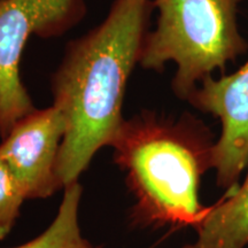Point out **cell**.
I'll use <instances>...</instances> for the list:
<instances>
[{
  "label": "cell",
  "instance_id": "ba28073f",
  "mask_svg": "<svg viewBox=\"0 0 248 248\" xmlns=\"http://www.w3.org/2000/svg\"><path fill=\"white\" fill-rule=\"evenodd\" d=\"M63 188V198L52 224L35 239L13 248H95L83 237L79 228L82 186L75 182Z\"/></svg>",
  "mask_w": 248,
  "mask_h": 248
},
{
  "label": "cell",
  "instance_id": "7a4b0ae2",
  "mask_svg": "<svg viewBox=\"0 0 248 248\" xmlns=\"http://www.w3.org/2000/svg\"><path fill=\"white\" fill-rule=\"evenodd\" d=\"M207 131L193 117L142 110L124 122L110 147L135 198L131 217L144 226H197L209 208L200 202L210 166Z\"/></svg>",
  "mask_w": 248,
  "mask_h": 248
},
{
  "label": "cell",
  "instance_id": "5b68a950",
  "mask_svg": "<svg viewBox=\"0 0 248 248\" xmlns=\"http://www.w3.org/2000/svg\"><path fill=\"white\" fill-rule=\"evenodd\" d=\"M66 120L57 106L35 108L14 124L0 144L4 160L26 199H44L61 188L57 177Z\"/></svg>",
  "mask_w": 248,
  "mask_h": 248
},
{
  "label": "cell",
  "instance_id": "52a82bcc",
  "mask_svg": "<svg viewBox=\"0 0 248 248\" xmlns=\"http://www.w3.org/2000/svg\"><path fill=\"white\" fill-rule=\"evenodd\" d=\"M195 230V240L183 248L248 246V171L243 184L225 201L210 207Z\"/></svg>",
  "mask_w": 248,
  "mask_h": 248
},
{
  "label": "cell",
  "instance_id": "6da1fadb",
  "mask_svg": "<svg viewBox=\"0 0 248 248\" xmlns=\"http://www.w3.org/2000/svg\"><path fill=\"white\" fill-rule=\"evenodd\" d=\"M152 7L151 0H114L100 24L68 43L52 74L53 105L67 125L57 162L61 187L78 182L125 120L124 95L139 64Z\"/></svg>",
  "mask_w": 248,
  "mask_h": 248
},
{
  "label": "cell",
  "instance_id": "8992f818",
  "mask_svg": "<svg viewBox=\"0 0 248 248\" xmlns=\"http://www.w3.org/2000/svg\"><path fill=\"white\" fill-rule=\"evenodd\" d=\"M187 101L221 122L210 166L218 186L231 187L248 167V60L230 75L204 78Z\"/></svg>",
  "mask_w": 248,
  "mask_h": 248
},
{
  "label": "cell",
  "instance_id": "277c9868",
  "mask_svg": "<svg viewBox=\"0 0 248 248\" xmlns=\"http://www.w3.org/2000/svg\"><path fill=\"white\" fill-rule=\"evenodd\" d=\"M84 0H0V137L35 109L20 75L21 58L32 36H63L84 18Z\"/></svg>",
  "mask_w": 248,
  "mask_h": 248
},
{
  "label": "cell",
  "instance_id": "9c48e42d",
  "mask_svg": "<svg viewBox=\"0 0 248 248\" xmlns=\"http://www.w3.org/2000/svg\"><path fill=\"white\" fill-rule=\"evenodd\" d=\"M24 200L22 188L0 157V240L12 231Z\"/></svg>",
  "mask_w": 248,
  "mask_h": 248
},
{
  "label": "cell",
  "instance_id": "3957f363",
  "mask_svg": "<svg viewBox=\"0 0 248 248\" xmlns=\"http://www.w3.org/2000/svg\"><path fill=\"white\" fill-rule=\"evenodd\" d=\"M151 1L159 14L145 36L139 66L162 71L173 62L171 85L179 99L187 100L204 78L246 51L237 17L243 0Z\"/></svg>",
  "mask_w": 248,
  "mask_h": 248
}]
</instances>
